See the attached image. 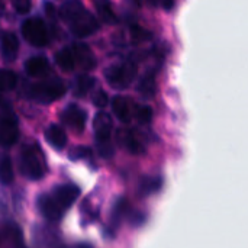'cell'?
Here are the masks:
<instances>
[{
	"label": "cell",
	"mask_w": 248,
	"mask_h": 248,
	"mask_svg": "<svg viewBox=\"0 0 248 248\" xmlns=\"http://www.w3.org/2000/svg\"><path fill=\"white\" fill-rule=\"evenodd\" d=\"M22 35L28 44L35 48H44L49 44V33L41 17H29L22 23Z\"/></svg>",
	"instance_id": "cell-6"
},
{
	"label": "cell",
	"mask_w": 248,
	"mask_h": 248,
	"mask_svg": "<svg viewBox=\"0 0 248 248\" xmlns=\"http://www.w3.org/2000/svg\"><path fill=\"white\" fill-rule=\"evenodd\" d=\"M45 140L55 150H62L67 144V134L60 125L52 124L45 129Z\"/></svg>",
	"instance_id": "cell-15"
},
{
	"label": "cell",
	"mask_w": 248,
	"mask_h": 248,
	"mask_svg": "<svg viewBox=\"0 0 248 248\" xmlns=\"http://www.w3.org/2000/svg\"><path fill=\"white\" fill-rule=\"evenodd\" d=\"M12 4H13L15 10H16L17 13H20V15L29 13L31 7H32V3H31V1H26V0H16V1H13Z\"/></svg>",
	"instance_id": "cell-30"
},
{
	"label": "cell",
	"mask_w": 248,
	"mask_h": 248,
	"mask_svg": "<svg viewBox=\"0 0 248 248\" xmlns=\"http://www.w3.org/2000/svg\"><path fill=\"white\" fill-rule=\"evenodd\" d=\"M36 208L39 211V214L51 224H57L61 221V218L64 217V211L57 205V202L51 198L49 193H44L39 195L36 199Z\"/></svg>",
	"instance_id": "cell-9"
},
{
	"label": "cell",
	"mask_w": 248,
	"mask_h": 248,
	"mask_svg": "<svg viewBox=\"0 0 248 248\" xmlns=\"http://www.w3.org/2000/svg\"><path fill=\"white\" fill-rule=\"evenodd\" d=\"M129 206H128V202L125 199H118V202L115 203L113 206V211H112V218H110V224H109V230L112 232V235L115 234V231L118 230L122 218L126 215Z\"/></svg>",
	"instance_id": "cell-19"
},
{
	"label": "cell",
	"mask_w": 248,
	"mask_h": 248,
	"mask_svg": "<svg viewBox=\"0 0 248 248\" xmlns=\"http://www.w3.org/2000/svg\"><path fill=\"white\" fill-rule=\"evenodd\" d=\"M71 160H92V151L86 147H76L70 153Z\"/></svg>",
	"instance_id": "cell-28"
},
{
	"label": "cell",
	"mask_w": 248,
	"mask_h": 248,
	"mask_svg": "<svg viewBox=\"0 0 248 248\" xmlns=\"http://www.w3.org/2000/svg\"><path fill=\"white\" fill-rule=\"evenodd\" d=\"M48 70H49V64L44 55H33L25 61V71L31 77L35 78L42 77L48 73Z\"/></svg>",
	"instance_id": "cell-14"
},
{
	"label": "cell",
	"mask_w": 248,
	"mask_h": 248,
	"mask_svg": "<svg viewBox=\"0 0 248 248\" xmlns=\"http://www.w3.org/2000/svg\"><path fill=\"white\" fill-rule=\"evenodd\" d=\"M17 84V76L12 70H0V92H10Z\"/></svg>",
	"instance_id": "cell-24"
},
{
	"label": "cell",
	"mask_w": 248,
	"mask_h": 248,
	"mask_svg": "<svg viewBox=\"0 0 248 248\" xmlns=\"http://www.w3.org/2000/svg\"><path fill=\"white\" fill-rule=\"evenodd\" d=\"M155 92H157L155 76H154V71H150L138 83V93L145 99H151L155 96Z\"/></svg>",
	"instance_id": "cell-18"
},
{
	"label": "cell",
	"mask_w": 248,
	"mask_h": 248,
	"mask_svg": "<svg viewBox=\"0 0 248 248\" xmlns=\"http://www.w3.org/2000/svg\"><path fill=\"white\" fill-rule=\"evenodd\" d=\"M55 62L57 65L64 71H73L76 68L74 57L70 51V48H62L55 54Z\"/></svg>",
	"instance_id": "cell-21"
},
{
	"label": "cell",
	"mask_w": 248,
	"mask_h": 248,
	"mask_svg": "<svg viewBox=\"0 0 248 248\" xmlns=\"http://www.w3.org/2000/svg\"><path fill=\"white\" fill-rule=\"evenodd\" d=\"M45 10H46V15H48L49 17H54V15H55V7H54V4L46 3V4H45Z\"/></svg>",
	"instance_id": "cell-31"
},
{
	"label": "cell",
	"mask_w": 248,
	"mask_h": 248,
	"mask_svg": "<svg viewBox=\"0 0 248 248\" xmlns=\"http://www.w3.org/2000/svg\"><path fill=\"white\" fill-rule=\"evenodd\" d=\"M112 110L115 113V116L121 121L128 124L131 121V102L124 97V96H115L112 100Z\"/></svg>",
	"instance_id": "cell-17"
},
{
	"label": "cell",
	"mask_w": 248,
	"mask_h": 248,
	"mask_svg": "<svg viewBox=\"0 0 248 248\" xmlns=\"http://www.w3.org/2000/svg\"><path fill=\"white\" fill-rule=\"evenodd\" d=\"M19 169L29 180H41L45 176V160L41 148L36 144H28L22 148Z\"/></svg>",
	"instance_id": "cell-2"
},
{
	"label": "cell",
	"mask_w": 248,
	"mask_h": 248,
	"mask_svg": "<svg viewBox=\"0 0 248 248\" xmlns=\"http://www.w3.org/2000/svg\"><path fill=\"white\" fill-rule=\"evenodd\" d=\"M94 77L92 76H87V74H83V76H78L76 80H74V84H73V92H74V96L77 97H84L93 87H94Z\"/></svg>",
	"instance_id": "cell-20"
},
{
	"label": "cell",
	"mask_w": 248,
	"mask_h": 248,
	"mask_svg": "<svg viewBox=\"0 0 248 248\" xmlns=\"http://www.w3.org/2000/svg\"><path fill=\"white\" fill-rule=\"evenodd\" d=\"M61 119L70 129L76 132H81L86 126L87 113L77 105H68L61 113Z\"/></svg>",
	"instance_id": "cell-10"
},
{
	"label": "cell",
	"mask_w": 248,
	"mask_h": 248,
	"mask_svg": "<svg viewBox=\"0 0 248 248\" xmlns=\"http://www.w3.org/2000/svg\"><path fill=\"white\" fill-rule=\"evenodd\" d=\"M96 7H97V12H99V16L102 17V20L105 23H109V25H115L118 22V17L112 9V6L106 1H99L96 3Z\"/></svg>",
	"instance_id": "cell-25"
},
{
	"label": "cell",
	"mask_w": 248,
	"mask_h": 248,
	"mask_svg": "<svg viewBox=\"0 0 248 248\" xmlns=\"http://www.w3.org/2000/svg\"><path fill=\"white\" fill-rule=\"evenodd\" d=\"M163 186L161 177H144L140 183V190L142 195H151L154 192H158Z\"/></svg>",
	"instance_id": "cell-23"
},
{
	"label": "cell",
	"mask_w": 248,
	"mask_h": 248,
	"mask_svg": "<svg viewBox=\"0 0 248 248\" xmlns=\"http://www.w3.org/2000/svg\"><path fill=\"white\" fill-rule=\"evenodd\" d=\"M6 195L0 190V212H4L6 211Z\"/></svg>",
	"instance_id": "cell-32"
},
{
	"label": "cell",
	"mask_w": 248,
	"mask_h": 248,
	"mask_svg": "<svg viewBox=\"0 0 248 248\" xmlns=\"http://www.w3.org/2000/svg\"><path fill=\"white\" fill-rule=\"evenodd\" d=\"M78 248H90L89 246H84V244H81V246H78Z\"/></svg>",
	"instance_id": "cell-34"
},
{
	"label": "cell",
	"mask_w": 248,
	"mask_h": 248,
	"mask_svg": "<svg viewBox=\"0 0 248 248\" xmlns=\"http://www.w3.org/2000/svg\"><path fill=\"white\" fill-rule=\"evenodd\" d=\"M118 140L131 154H141L145 150L144 137L137 129H119L118 131Z\"/></svg>",
	"instance_id": "cell-11"
},
{
	"label": "cell",
	"mask_w": 248,
	"mask_h": 248,
	"mask_svg": "<svg viewBox=\"0 0 248 248\" xmlns=\"http://www.w3.org/2000/svg\"><path fill=\"white\" fill-rule=\"evenodd\" d=\"M19 140V124L15 113L9 109L0 112V147H13Z\"/></svg>",
	"instance_id": "cell-7"
},
{
	"label": "cell",
	"mask_w": 248,
	"mask_h": 248,
	"mask_svg": "<svg viewBox=\"0 0 248 248\" xmlns=\"http://www.w3.org/2000/svg\"><path fill=\"white\" fill-rule=\"evenodd\" d=\"M92 102H93V105H94L96 108H105V106L108 105L109 99H108V94L105 93V90H99V92H96V93L93 94Z\"/></svg>",
	"instance_id": "cell-29"
},
{
	"label": "cell",
	"mask_w": 248,
	"mask_h": 248,
	"mask_svg": "<svg viewBox=\"0 0 248 248\" xmlns=\"http://www.w3.org/2000/svg\"><path fill=\"white\" fill-rule=\"evenodd\" d=\"M131 38L134 42H145L153 38V33L141 26H132L131 29Z\"/></svg>",
	"instance_id": "cell-26"
},
{
	"label": "cell",
	"mask_w": 248,
	"mask_h": 248,
	"mask_svg": "<svg viewBox=\"0 0 248 248\" xmlns=\"http://www.w3.org/2000/svg\"><path fill=\"white\" fill-rule=\"evenodd\" d=\"M13 179L15 174H13V166L10 157L9 155L0 157V183L7 186L13 183Z\"/></svg>",
	"instance_id": "cell-22"
},
{
	"label": "cell",
	"mask_w": 248,
	"mask_h": 248,
	"mask_svg": "<svg viewBox=\"0 0 248 248\" xmlns=\"http://www.w3.org/2000/svg\"><path fill=\"white\" fill-rule=\"evenodd\" d=\"M70 51L74 57L76 67L78 65L83 70H93L96 67V58H94L93 51L89 48V45L76 42V44L70 45Z\"/></svg>",
	"instance_id": "cell-12"
},
{
	"label": "cell",
	"mask_w": 248,
	"mask_h": 248,
	"mask_svg": "<svg viewBox=\"0 0 248 248\" xmlns=\"http://www.w3.org/2000/svg\"><path fill=\"white\" fill-rule=\"evenodd\" d=\"M32 237H33L35 244L42 248L55 247L58 244L57 235L51 230H48L46 227H42V225H38V227L33 228Z\"/></svg>",
	"instance_id": "cell-16"
},
{
	"label": "cell",
	"mask_w": 248,
	"mask_h": 248,
	"mask_svg": "<svg viewBox=\"0 0 248 248\" xmlns=\"http://www.w3.org/2000/svg\"><path fill=\"white\" fill-rule=\"evenodd\" d=\"M65 84L60 78H52V80H45V81H38L31 84L26 89L28 97L39 102V103H51L58 99H61L65 94Z\"/></svg>",
	"instance_id": "cell-3"
},
{
	"label": "cell",
	"mask_w": 248,
	"mask_h": 248,
	"mask_svg": "<svg viewBox=\"0 0 248 248\" xmlns=\"http://www.w3.org/2000/svg\"><path fill=\"white\" fill-rule=\"evenodd\" d=\"M137 65L134 62H118L105 70L106 81L116 90L126 89L137 77Z\"/></svg>",
	"instance_id": "cell-5"
},
{
	"label": "cell",
	"mask_w": 248,
	"mask_h": 248,
	"mask_svg": "<svg viewBox=\"0 0 248 248\" xmlns=\"http://www.w3.org/2000/svg\"><path fill=\"white\" fill-rule=\"evenodd\" d=\"M0 54L4 61L12 62L19 54V39L15 32L4 31L0 33Z\"/></svg>",
	"instance_id": "cell-13"
},
{
	"label": "cell",
	"mask_w": 248,
	"mask_h": 248,
	"mask_svg": "<svg viewBox=\"0 0 248 248\" xmlns=\"http://www.w3.org/2000/svg\"><path fill=\"white\" fill-rule=\"evenodd\" d=\"M94 126V137H96V145H97V151L103 158H109L113 155V145H112V140H110V134H112V119L108 113L105 112H99L94 118L93 122Z\"/></svg>",
	"instance_id": "cell-4"
},
{
	"label": "cell",
	"mask_w": 248,
	"mask_h": 248,
	"mask_svg": "<svg viewBox=\"0 0 248 248\" xmlns=\"http://www.w3.org/2000/svg\"><path fill=\"white\" fill-rule=\"evenodd\" d=\"M137 119L140 124L142 125H147L153 121V109L150 106H140L137 109V113H135Z\"/></svg>",
	"instance_id": "cell-27"
},
{
	"label": "cell",
	"mask_w": 248,
	"mask_h": 248,
	"mask_svg": "<svg viewBox=\"0 0 248 248\" xmlns=\"http://www.w3.org/2000/svg\"><path fill=\"white\" fill-rule=\"evenodd\" d=\"M60 16L67 23L71 33L78 38L92 36L100 28L94 15L89 12L83 6V3L76 1V0L62 3L60 7Z\"/></svg>",
	"instance_id": "cell-1"
},
{
	"label": "cell",
	"mask_w": 248,
	"mask_h": 248,
	"mask_svg": "<svg viewBox=\"0 0 248 248\" xmlns=\"http://www.w3.org/2000/svg\"><path fill=\"white\" fill-rule=\"evenodd\" d=\"M161 6H163L164 9H171V7L174 6V3H173V1H171V3H163Z\"/></svg>",
	"instance_id": "cell-33"
},
{
	"label": "cell",
	"mask_w": 248,
	"mask_h": 248,
	"mask_svg": "<svg viewBox=\"0 0 248 248\" xmlns=\"http://www.w3.org/2000/svg\"><path fill=\"white\" fill-rule=\"evenodd\" d=\"M49 195L57 202V205L65 212L74 205V202L80 196V189L76 185H58Z\"/></svg>",
	"instance_id": "cell-8"
}]
</instances>
